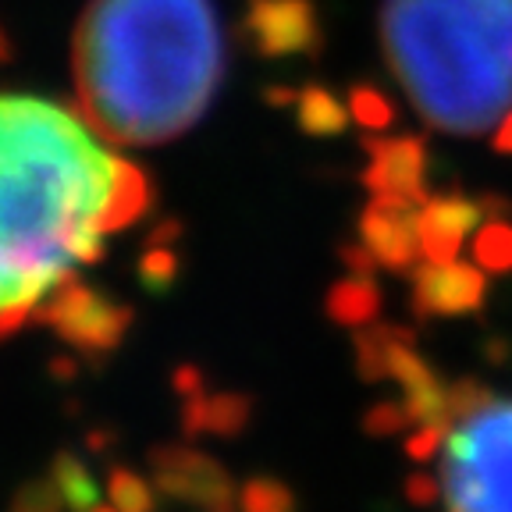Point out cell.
I'll return each instance as SVG.
<instances>
[{
  "label": "cell",
  "mask_w": 512,
  "mask_h": 512,
  "mask_svg": "<svg viewBox=\"0 0 512 512\" xmlns=\"http://www.w3.org/2000/svg\"><path fill=\"white\" fill-rule=\"evenodd\" d=\"M146 207V182L89 118L0 93V335L54 310L104 242Z\"/></svg>",
  "instance_id": "6da1fadb"
},
{
  "label": "cell",
  "mask_w": 512,
  "mask_h": 512,
  "mask_svg": "<svg viewBox=\"0 0 512 512\" xmlns=\"http://www.w3.org/2000/svg\"><path fill=\"white\" fill-rule=\"evenodd\" d=\"M224 75L210 0H93L75 32L82 114L121 146L189 132Z\"/></svg>",
  "instance_id": "7a4b0ae2"
},
{
  "label": "cell",
  "mask_w": 512,
  "mask_h": 512,
  "mask_svg": "<svg viewBox=\"0 0 512 512\" xmlns=\"http://www.w3.org/2000/svg\"><path fill=\"white\" fill-rule=\"evenodd\" d=\"M381 50L441 132L484 136L512 111V0H384Z\"/></svg>",
  "instance_id": "3957f363"
},
{
  "label": "cell",
  "mask_w": 512,
  "mask_h": 512,
  "mask_svg": "<svg viewBox=\"0 0 512 512\" xmlns=\"http://www.w3.org/2000/svg\"><path fill=\"white\" fill-rule=\"evenodd\" d=\"M438 488L448 512H512V402L448 416Z\"/></svg>",
  "instance_id": "277c9868"
},
{
  "label": "cell",
  "mask_w": 512,
  "mask_h": 512,
  "mask_svg": "<svg viewBox=\"0 0 512 512\" xmlns=\"http://www.w3.org/2000/svg\"><path fill=\"white\" fill-rule=\"evenodd\" d=\"M488 299V281L477 267L466 264H438L420 271L416 278V310L420 313H477Z\"/></svg>",
  "instance_id": "5b68a950"
},
{
  "label": "cell",
  "mask_w": 512,
  "mask_h": 512,
  "mask_svg": "<svg viewBox=\"0 0 512 512\" xmlns=\"http://www.w3.org/2000/svg\"><path fill=\"white\" fill-rule=\"evenodd\" d=\"M473 253H477L480 267H488L495 274H509L512 271V224L509 221H491L484 232L473 242Z\"/></svg>",
  "instance_id": "8992f818"
},
{
  "label": "cell",
  "mask_w": 512,
  "mask_h": 512,
  "mask_svg": "<svg viewBox=\"0 0 512 512\" xmlns=\"http://www.w3.org/2000/svg\"><path fill=\"white\" fill-rule=\"evenodd\" d=\"M495 150L498 153H512V111L505 114L502 121H498V128H495Z\"/></svg>",
  "instance_id": "52a82bcc"
}]
</instances>
